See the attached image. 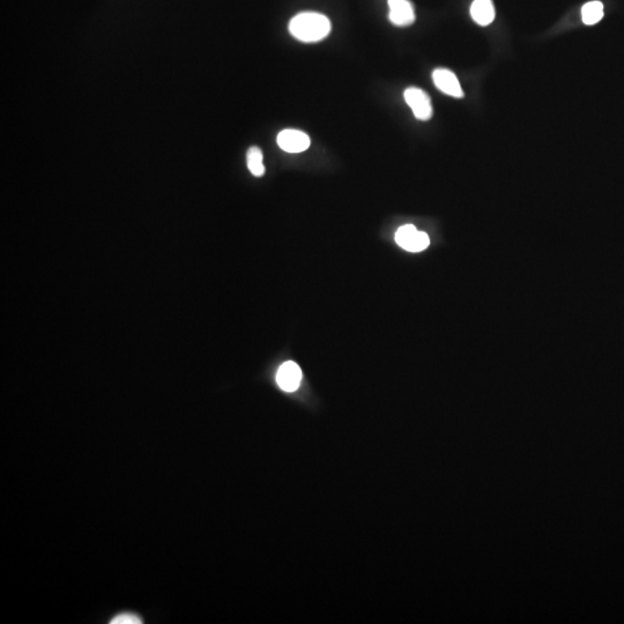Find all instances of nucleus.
Returning <instances> with one entry per match:
<instances>
[{"instance_id": "obj_3", "label": "nucleus", "mask_w": 624, "mask_h": 624, "mask_svg": "<svg viewBox=\"0 0 624 624\" xmlns=\"http://www.w3.org/2000/svg\"><path fill=\"white\" fill-rule=\"evenodd\" d=\"M404 96L416 118L420 120H429L432 117L430 97L425 92L416 87L407 88Z\"/></svg>"}, {"instance_id": "obj_1", "label": "nucleus", "mask_w": 624, "mask_h": 624, "mask_svg": "<svg viewBox=\"0 0 624 624\" xmlns=\"http://www.w3.org/2000/svg\"><path fill=\"white\" fill-rule=\"evenodd\" d=\"M289 32L302 42H318L331 32V23L325 15L315 12L297 14L289 23Z\"/></svg>"}, {"instance_id": "obj_4", "label": "nucleus", "mask_w": 624, "mask_h": 624, "mask_svg": "<svg viewBox=\"0 0 624 624\" xmlns=\"http://www.w3.org/2000/svg\"><path fill=\"white\" fill-rule=\"evenodd\" d=\"M277 145L287 153H302L309 149V135L299 130H283L277 135Z\"/></svg>"}, {"instance_id": "obj_7", "label": "nucleus", "mask_w": 624, "mask_h": 624, "mask_svg": "<svg viewBox=\"0 0 624 624\" xmlns=\"http://www.w3.org/2000/svg\"><path fill=\"white\" fill-rule=\"evenodd\" d=\"M302 376V371L299 366L293 361H288L286 363H283L277 371V385L286 392H294L299 389Z\"/></svg>"}, {"instance_id": "obj_8", "label": "nucleus", "mask_w": 624, "mask_h": 624, "mask_svg": "<svg viewBox=\"0 0 624 624\" xmlns=\"http://www.w3.org/2000/svg\"><path fill=\"white\" fill-rule=\"evenodd\" d=\"M470 15L479 26H489L495 19V7L492 0H474L470 6Z\"/></svg>"}, {"instance_id": "obj_6", "label": "nucleus", "mask_w": 624, "mask_h": 624, "mask_svg": "<svg viewBox=\"0 0 624 624\" xmlns=\"http://www.w3.org/2000/svg\"><path fill=\"white\" fill-rule=\"evenodd\" d=\"M432 80L438 89L447 94L449 96L461 99L463 97V88H461L457 75L454 72L447 68H437L432 73Z\"/></svg>"}, {"instance_id": "obj_10", "label": "nucleus", "mask_w": 624, "mask_h": 624, "mask_svg": "<svg viewBox=\"0 0 624 624\" xmlns=\"http://www.w3.org/2000/svg\"><path fill=\"white\" fill-rule=\"evenodd\" d=\"M247 162H248L249 170L256 177H261L265 174V166L263 163V151L256 146L249 149L247 153Z\"/></svg>"}, {"instance_id": "obj_2", "label": "nucleus", "mask_w": 624, "mask_h": 624, "mask_svg": "<svg viewBox=\"0 0 624 624\" xmlns=\"http://www.w3.org/2000/svg\"><path fill=\"white\" fill-rule=\"evenodd\" d=\"M397 244L409 252H421L430 244L429 236L413 225H402L396 234Z\"/></svg>"}, {"instance_id": "obj_11", "label": "nucleus", "mask_w": 624, "mask_h": 624, "mask_svg": "<svg viewBox=\"0 0 624 624\" xmlns=\"http://www.w3.org/2000/svg\"><path fill=\"white\" fill-rule=\"evenodd\" d=\"M142 620L140 618H137L135 615L130 614V613H124V614H120L117 616V618H113V621H111V623L116 624H133V623H142Z\"/></svg>"}, {"instance_id": "obj_9", "label": "nucleus", "mask_w": 624, "mask_h": 624, "mask_svg": "<svg viewBox=\"0 0 624 624\" xmlns=\"http://www.w3.org/2000/svg\"><path fill=\"white\" fill-rule=\"evenodd\" d=\"M602 18H604V5L600 1H589L582 6V23L587 26L598 23Z\"/></svg>"}, {"instance_id": "obj_5", "label": "nucleus", "mask_w": 624, "mask_h": 624, "mask_svg": "<svg viewBox=\"0 0 624 624\" xmlns=\"http://www.w3.org/2000/svg\"><path fill=\"white\" fill-rule=\"evenodd\" d=\"M389 18L394 26H411L416 21V11L408 0H389Z\"/></svg>"}]
</instances>
